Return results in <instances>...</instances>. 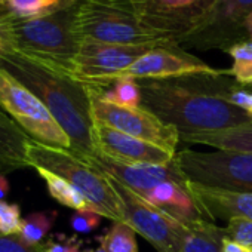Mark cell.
<instances>
[{"label": "cell", "mask_w": 252, "mask_h": 252, "mask_svg": "<svg viewBox=\"0 0 252 252\" xmlns=\"http://www.w3.org/2000/svg\"><path fill=\"white\" fill-rule=\"evenodd\" d=\"M101 220H102L101 214H98L96 211L88 209V211H74L68 222L73 231L80 233V234H88L99 227Z\"/></svg>", "instance_id": "30"}, {"label": "cell", "mask_w": 252, "mask_h": 252, "mask_svg": "<svg viewBox=\"0 0 252 252\" xmlns=\"http://www.w3.org/2000/svg\"><path fill=\"white\" fill-rule=\"evenodd\" d=\"M0 252H42V248L26 242L20 234H0Z\"/></svg>", "instance_id": "32"}, {"label": "cell", "mask_w": 252, "mask_h": 252, "mask_svg": "<svg viewBox=\"0 0 252 252\" xmlns=\"http://www.w3.org/2000/svg\"><path fill=\"white\" fill-rule=\"evenodd\" d=\"M77 3L36 20L12 18L11 32L15 52L71 73L82 40L76 32Z\"/></svg>", "instance_id": "4"}, {"label": "cell", "mask_w": 252, "mask_h": 252, "mask_svg": "<svg viewBox=\"0 0 252 252\" xmlns=\"http://www.w3.org/2000/svg\"><path fill=\"white\" fill-rule=\"evenodd\" d=\"M180 140L186 144H203L214 147L215 150L240 152L252 155V122L217 132L183 135L180 137Z\"/></svg>", "instance_id": "19"}, {"label": "cell", "mask_w": 252, "mask_h": 252, "mask_svg": "<svg viewBox=\"0 0 252 252\" xmlns=\"http://www.w3.org/2000/svg\"><path fill=\"white\" fill-rule=\"evenodd\" d=\"M88 252H107V251H105V249H104V248H102L101 245H98V246H96L95 249H89Z\"/></svg>", "instance_id": "37"}, {"label": "cell", "mask_w": 252, "mask_h": 252, "mask_svg": "<svg viewBox=\"0 0 252 252\" xmlns=\"http://www.w3.org/2000/svg\"><path fill=\"white\" fill-rule=\"evenodd\" d=\"M224 239V227L205 218L186 225L180 252H221Z\"/></svg>", "instance_id": "20"}, {"label": "cell", "mask_w": 252, "mask_h": 252, "mask_svg": "<svg viewBox=\"0 0 252 252\" xmlns=\"http://www.w3.org/2000/svg\"><path fill=\"white\" fill-rule=\"evenodd\" d=\"M89 92L95 123L105 125L119 132L149 141L177 155V147L181 140L174 126L165 125L159 117L143 107L126 108L105 102L91 85Z\"/></svg>", "instance_id": "10"}, {"label": "cell", "mask_w": 252, "mask_h": 252, "mask_svg": "<svg viewBox=\"0 0 252 252\" xmlns=\"http://www.w3.org/2000/svg\"><path fill=\"white\" fill-rule=\"evenodd\" d=\"M57 217V211L32 212L23 220L21 230L18 234L32 245H40L43 239H46V236L49 234L51 228L54 227Z\"/></svg>", "instance_id": "26"}, {"label": "cell", "mask_w": 252, "mask_h": 252, "mask_svg": "<svg viewBox=\"0 0 252 252\" xmlns=\"http://www.w3.org/2000/svg\"><path fill=\"white\" fill-rule=\"evenodd\" d=\"M30 166L48 169L67 180L102 217L111 221H122L120 202L108 178L74 155L71 150L49 147L30 138L26 146Z\"/></svg>", "instance_id": "5"}, {"label": "cell", "mask_w": 252, "mask_h": 252, "mask_svg": "<svg viewBox=\"0 0 252 252\" xmlns=\"http://www.w3.org/2000/svg\"><path fill=\"white\" fill-rule=\"evenodd\" d=\"M225 52L233 60V64L228 68V76H231L240 86L252 89V40L236 43Z\"/></svg>", "instance_id": "25"}, {"label": "cell", "mask_w": 252, "mask_h": 252, "mask_svg": "<svg viewBox=\"0 0 252 252\" xmlns=\"http://www.w3.org/2000/svg\"><path fill=\"white\" fill-rule=\"evenodd\" d=\"M224 233L227 239L237 242L252 251V221L242 218L228 220L227 225L224 227Z\"/></svg>", "instance_id": "28"}, {"label": "cell", "mask_w": 252, "mask_h": 252, "mask_svg": "<svg viewBox=\"0 0 252 252\" xmlns=\"http://www.w3.org/2000/svg\"><path fill=\"white\" fill-rule=\"evenodd\" d=\"M252 14V0H217L197 27L180 37L183 48L199 51H227L236 43L249 40L245 23Z\"/></svg>", "instance_id": "9"}, {"label": "cell", "mask_w": 252, "mask_h": 252, "mask_svg": "<svg viewBox=\"0 0 252 252\" xmlns=\"http://www.w3.org/2000/svg\"><path fill=\"white\" fill-rule=\"evenodd\" d=\"M23 218L18 203H8L0 200V234H18Z\"/></svg>", "instance_id": "27"}, {"label": "cell", "mask_w": 252, "mask_h": 252, "mask_svg": "<svg viewBox=\"0 0 252 252\" xmlns=\"http://www.w3.org/2000/svg\"><path fill=\"white\" fill-rule=\"evenodd\" d=\"M76 32L80 40L116 45H178L150 29L134 0H79Z\"/></svg>", "instance_id": "3"}, {"label": "cell", "mask_w": 252, "mask_h": 252, "mask_svg": "<svg viewBox=\"0 0 252 252\" xmlns=\"http://www.w3.org/2000/svg\"><path fill=\"white\" fill-rule=\"evenodd\" d=\"M245 30H246V33H248L249 40H252V14L248 17V20H246V23H245Z\"/></svg>", "instance_id": "36"}, {"label": "cell", "mask_w": 252, "mask_h": 252, "mask_svg": "<svg viewBox=\"0 0 252 252\" xmlns=\"http://www.w3.org/2000/svg\"><path fill=\"white\" fill-rule=\"evenodd\" d=\"M29 141L30 137L0 108V174L32 168L26 155Z\"/></svg>", "instance_id": "18"}, {"label": "cell", "mask_w": 252, "mask_h": 252, "mask_svg": "<svg viewBox=\"0 0 252 252\" xmlns=\"http://www.w3.org/2000/svg\"><path fill=\"white\" fill-rule=\"evenodd\" d=\"M156 46L159 45H116L83 40L74 58L71 74L88 85L102 88Z\"/></svg>", "instance_id": "11"}, {"label": "cell", "mask_w": 252, "mask_h": 252, "mask_svg": "<svg viewBox=\"0 0 252 252\" xmlns=\"http://www.w3.org/2000/svg\"><path fill=\"white\" fill-rule=\"evenodd\" d=\"M190 191L208 220L233 218L252 221V193H231L190 184Z\"/></svg>", "instance_id": "16"}, {"label": "cell", "mask_w": 252, "mask_h": 252, "mask_svg": "<svg viewBox=\"0 0 252 252\" xmlns=\"http://www.w3.org/2000/svg\"><path fill=\"white\" fill-rule=\"evenodd\" d=\"M98 243L107 252H140L135 230L123 221H113L111 227L98 237Z\"/></svg>", "instance_id": "24"}, {"label": "cell", "mask_w": 252, "mask_h": 252, "mask_svg": "<svg viewBox=\"0 0 252 252\" xmlns=\"http://www.w3.org/2000/svg\"><path fill=\"white\" fill-rule=\"evenodd\" d=\"M141 107L174 126L180 137L217 132L252 122L239 107L225 101L237 83L228 70L217 74H190L162 80H138Z\"/></svg>", "instance_id": "1"}, {"label": "cell", "mask_w": 252, "mask_h": 252, "mask_svg": "<svg viewBox=\"0 0 252 252\" xmlns=\"http://www.w3.org/2000/svg\"><path fill=\"white\" fill-rule=\"evenodd\" d=\"M9 0H0V6H6Z\"/></svg>", "instance_id": "38"}, {"label": "cell", "mask_w": 252, "mask_h": 252, "mask_svg": "<svg viewBox=\"0 0 252 252\" xmlns=\"http://www.w3.org/2000/svg\"><path fill=\"white\" fill-rule=\"evenodd\" d=\"M85 242L76 236H65L63 233L49 237L40 243L42 252H82Z\"/></svg>", "instance_id": "29"}, {"label": "cell", "mask_w": 252, "mask_h": 252, "mask_svg": "<svg viewBox=\"0 0 252 252\" xmlns=\"http://www.w3.org/2000/svg\"><path fill=\"white\" fill-rule=\"evenodd\" d=\"M144 23L175 42L206 17L217 0H134Z\"/></svg>", "instance_id": "12"}, {"label": "cell", "mask_w": 252, "mask_h": 252, "mask_svg": "<svg viewBox=\"0 0 252 252\" xmlns=\"http://www.w3.org/2000/svg\"><path fill=\"white\" fill-rule=\"evenodd\" d=\"M221 252H252V251L245 248L243 245H240L237 242H233V240L225 237L224 242H222V251Z\"/></svg>", "instance_id": "34"}, {"label": "cell", "mask_w": 252, "mask_h": 252, "mask_svg": "<svg viewBox=\"0 0 252 252\" xmlns=\"http://www.w3.org/2000/svg\"><path fill=\"white\" fill-rule=\"evenodd\" d=\"M104 175L120 202L122 221L141 234L158 252H180L186 225L110 175Z\"/></svg>", "instance_id": "8"}, {"label": "cell", "mask_w": 252, "mask_h": 252, "mask_svg": "<svg viewBox=\"0 0 252 252\" xmlns=\"http://www.w3.org/2000/svg\"><path fill=\"white\" fill-rule=\"evenodd\" d=\"M94 88L105 102L119 107H126V108L141 107V89L137 79L120 76V77H114L102 88L99 86H94Z\"/></svg>", "instance_id": "21"}, {"label": "cell", "mask_w": 252, "mask_h": 252, "mask_svg": "<svg viewBox=\"0 0 252 252\" xmlns=\"http://www.w3.org/2000/svg\"><path fill=\"white\" fill-rule=\"evenodd\" d=\"M79 0H9L8 9L17 20H36L52 15Z\"/></svg>", "instance_id": "23"}, {"label": "cell", "mask_w": 252, "mask_h": 252, "mask_svg": "<svg viewBox=\"0 0 252 252\" xmlns=\"http://www.w3.org/2000/svg\"><path fill=\"white\" fill-rule=\"evenodd\" d=\"M144 199L184 225H190L206 218L194 196L189 190L171 181L158 184L144 196Z\"/></svg>", "instance_id": "17"}, {"label": "cell", "mask_w": 252, "mask_h": 252, "mask_svg": "<svg viewBox=\"0 0 252 252\" xmlns=\"http://www.w3.org/2000/svg\"><path fill=\"white\" fill-rule=\"evenodd\" d=\"M95 147L110 159L126 163H169L175 155L144 140L119 132L105 125L95 123Z\"/></svg>", "instance_id": "15"}, {"label": "cell", "mask_w": 252, "mask_h": 252, "mask_svg": "<svg viewBox=\"0 0 252 252\" xmlns=\"http://www.w3.org/2000/svg\"><path fill=\"white\" fill-rule=\"evenodd\" d=\"M0 67L34 92L68 135L71 152L82 159L96 155L95 120L89 85L71 73L30 60L18 52L0 58Z\"/></svg>", "instance_id": "2"}, {"label": "cell", "mask_w": 252, "mask_h": 252, "mask_svg": "<svg viewBox=\"0 0 252 252\" xmlns=\"http://www.w3.org/2000/svg\"><path fill=\"white\" fill-rule=\"evenodd\" d=\"M85 160L141 197H144L150 190L163 181L175 183L190 191V183L178 168L175 158L169 163H126L96 153Z\"/></svg>", "instance_id": "13"}, {"label": "cell", "mask_w": 252, "mask_h": 252, "mask_svg": "<svg viewBox=\"0 0 252 252\" xmlns=\"http://www.w3.org/2000/svg\"><path fill=\"white\" fill-rule=\"evenodd\" d=\"M225 101L239 107L252 119V89L251 88H243L239 83H236L225 95Z\"/></svg>", "instance_id": "33"}, {"label": "cell", "mask_w": 252, "mask_h": 252, "mask_svg": "<svg viewBox=\"0 0 252 252\" xmlns=\"http://www.w3.org/2000/svg\"><path fill=\"white\" fill-rule=\"evenodd\" d=\"M12 18L14 17L9 12L8 6H0V58H5L15 52L11 32Z\"/></svg>", "instance_id": "31"}, {"label": "cell", "mask_w": 252, "mask_h": 252, "mask_svg": "<svg viewBox=\"0 0 252 252\" xmlns=\"http://www.w3.org/2000/svg\"><path fill=\"white\" fill-rule=\"evenodd\" d=\"M0 108L8 113L32 140L49 147L71 149L68 135L54 119L42 99L2 67H0Z\"/></svg>", "instance_id": "7"}, {"label": "cell", "mask_w": 252, "mask_h": 252, "mask_svg": "<svg viewBox=\"0 0 252 252\" xmlns=\"http://www.w3.org/2000/svg\"><path fill=\"white\" fill-rule=\"evenodd\" d=\"M221 71L222 68L211 67L200 58L184 51L180 45H168L150 49L117 77L126 76L137 80H162L202 73L217 74Z\"/></svg>", "instance_id": "14"}, {"label": "cell", "mask_w": 252, "mask_h": 252, "mask_svg": "<svg viewBox=\"0 0 252 252\" xmlns=\"http://www.w3.org/2000/svg\"><path fill=\"white\" fill-rule=\"evenodd\" d=\"M175 160L190 184L231 193H252V155L240 152H177Z\"/></svg>", "instance_id": "6"}, {"label": "cell", "mask_w": 252, "mask_h": 252, "mask_svg": "<svg viewBox=\"0 0 252 252\" xmlns=\"http://www.w3.org/2000/svg\"><path fill=\"white\" fill-rule=\"evenodd\" d=\"M11 193V186L5 174H0V200H3Z\"/></svg>", "instance_id": "35"}, {"label": "cell", "mask_w": 252, "mask_h": 252, "mask_svg": "<svg viewBox=\"0 0 252 252\" xmlns=\"http://www.w3.org/2000/svg\"><path fill=\"white\" fill-rule=\"evenodd\" d=\"M36 171L43 178L49 196L55 199L58 203H61L63 206L71 208L74 211H88V209L95 211L92 205L67 180L43 168H37Z\"/></svg>", "instance_id": "22"}]
</instances>
